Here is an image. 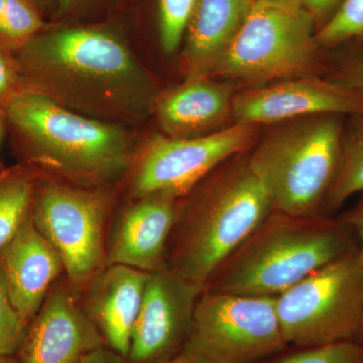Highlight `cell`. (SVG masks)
<instances>
[{
    "mask_svg": "<svg viewBox=\"0 0 363 363\" xmlns=\"http://www.w3.org/2000/svg\"><path fill=\"white\" fill-rule=\"evenodd\" d=\"M180 198L159 192L138 198L117 219L107 243L105 267L154 272L167 267L169 241Z\"/></svg>",
    "mask_w": 363,
    "mask_h": 363,
    "instance_id": "obj_13",
    "label": "cell"
},
{
    "mask_svg": "<svg viewBox=\"0 0 363 363\" xmlns=\"http://www.w3.org/2000/svg\"><path fill=\"white\" fill-rule=\"evenodd\" d=\"M0 363H21L18 357H9V355H0Z\"/></svg>",
    "mask_w": 363,
    "mask_h": 363,
    "instance_id": "obj_35",
    "label": "cell"
},
{
    "mask_svg": "<svg viewBox=\"0 0 363 363\" xmlns=\"http://www.w3.org/2000/svg\"><path fill=\"white\" fill-rule=\"evenodd\" d=\"M317 25L298 6L255 2L209 77L255 86L328 74L330 59L316 42Z\"/></svg>",
    "mask_w": 363,
    "mask_h": 363,
    "instance_id": "obj_6",
    "label": "cell"
},
{
    "mask_svg": "<svg viewBox=\"0 0 363 363\" xmlns=\"http://www.w3.org/2000/svg\"><path fill=\"white\" fill-rule=\"evenodd\" d=\"M301 9L314 18L319 30L337 13L343 0H294Z\"/></svg>",
    "mask_w": 363,
    "mask_h": 363,
    "instance_id": "obj_28",
    "label": "cell"
},
{
    "mask_svg": "<svg viewBox=\"0 0 363 363\" xmlns=\"http://www.w3.org/2000/svg\"><path fill=\"white\" fill-rule=\"evenodd\" d=\"M32 1L35 4V6L39 7V4L43 1V0H32Z\"/></svg>",
    "mask_w": 363,
    "mask_h": 363,
    "instance_id": "obj_37",
    "label": "cell"
},
{
    "mask_svg": "<svg viewBox=\"0 0 363 363\" xmlns=\"http://www.w3.org/2000/svg\"><path fill=\"white\" fill-rule=\"evenodd\" d=\"M345 119L320 114L274 124L253 147L248 162L269 191L274 210L300 216L326 215L327 197L340 164Z\"/></svg>",
    "mask_w": 363,
    "mask_h": 363,
    "instance_id": "obj_5",
    "label": "cell"
},
{
    "mask_svg": "<svg viewBox=\"0 0 363 363\" xmlns=\"http://www.w3.org/2000/svg\"><path fill=\"white\" fill-rule=\"evenodd\" d=\"M28 327L11 303L0 272V355L18 357Z\"/></svg>",
    "mask_w": 363,
    "mask_h": 363,
    "instance_id": "obj_25",
    "label": "cell"
},
{
    "mask_svg": "<svg viewBox=\"0 0 363 363\" xmlns=\"http://www.w3.org/2000/svg\"><path fill=\"white\" fill-rule=\"evenodd\" d=\"M62 271L61 257L38 230L30 211L13 238L0 250V272L7 292L28 326L37 316L52 281Z\"/></svg>",
    "mask_w": 363,
    "mask_h": 363,
    "instance_id": "obj_15",
    "label": "cell"
},
{
    "mask_svg": "<svg viewBox=\"0 0 363 363\" xmlns=\"http://www.w3.org/2000/svg\"><path fill=\"white\" fill-rule=\"evenodd\" d=\"M354 341L363 346V312L362 318H360L359 325H358L357 334H355Z\"/></svg>",
    "mask_w": 363,
    "mask_h": 363,
    "instance_id": "obj_34",
    "label": "cell"
},
{
    "mask_svg": "<svg viewBox=\"0 0 363 363\" xmlns=\"http://www.w3.org/2000/svg\"><path fill=\"white\" fill-rule=\"evenodd\" d=\"M92 0H58L59 13L68 14L78 11L81 7L87 6Z\"/></svg>",
    "mask_w": 363,
    "mask_h": 363,
    "instance_id": "obj_31",
    "label": "cell"
},
{
    "mask_svg": "<svg viewBox=\"0 0 363 363\" xmlns=\"http://www.w3.org/2000/svg\"><path fill=\"white\" fill-rule=\"evenodd\" d=\"M159 363H200L195 359L194 357L189 355L185 351H180L178 354L174 355L173 357L169 358V359L164 360V362Z\"/></svg>",
    "mask_w": 363,
    "mask_h": 363,
    "instance_id": "obj_32",
    "label": "cell"
},
{
    "mask_svg": "<svg viewBox=\"0 0 363 363\" xmlns=\"http://www.w3.org/2000/svg\"><path fill=\"white\" fill-rule=\"evenodd\" d=\"M274 210L247 156L223 162L179 200L167 266L204 290L224 260Z\"/></svg>",
    "mask_w": 363,
    "mask_h": 363,
    "instance_id": "obj_3",
    "label": "cell"
},
{
    "mask_svg": "<svg viewBox=\"0 0 363 363\" xmlns=\"http://www.w3.org/2000/svg\"><path fill=\"white\" fill-rule=\"evenodd\" d=\"M358 193H363V116L346 117L340 164L327 197L325 213L330 216Z\"/></svg>",
    "mask_w": 363,
    "mask_h": 363,
    "instance_id": "obj_20",
    "label": "cell"
},
{
    "mask_svg": "<svg viewBox=\"0 0 363 363\" xmlns=\"http://www.w3.org/2000/svg\"><path fill=\"white\" fill-rule=\"evenodd\" d=\"M255 0H198L186 30V80L209 77L236 37Z\"/></svg>",
    "mask_w": 363,
    "mask_h": 363,
    "instance_id": "obj_18",
    "label": "cell"
},
{
    "mask_svg": "<svg viewBox=\"0 0 363 363\" xmlns=\"http://www.w3.org/2000/svg\"><path fill=\"white\" fill-rule=\"evenodd\" d=\"M23 164L82 187L108 188L133 168L135 143L121 124L83 116L25 90L4 111Z\"/></svg>",
    "mask_w": 363,
    "mask_h": 363,
    "instance_id": "obj_2",
    "label": "cell"
},
{
    "mask_svg": "<svg viewBox=\"0 0 363 363\" xmlns=\"http://www.w3.org/2000/svg\"><path fill=\"white\" fill-rule=\"evenodd\" d=\"M257 128L235 123L196 138L152 135L136 152L130 195L138 199L164 192L184 197L223 162L250 149Z\"/></svg>",
    "mask_w": 363,
    "mask_h": 363,
    "instance_id": "obj_10",
    "label": "cell"
},
{
    "mask_svg": "<svg viewBox=\"0 0 363 363\" xmlns=\"http://www.w3.org/2000/svg\"><path fill=\"white\" fill-rule=\"evenodd\" d=\"M276 311L288 345L354 341L363 312V262L357 248L276 297Z\"/></svg>",
    "mask_w": 363,
    "mask_h": 363,
    "instance_id": "obj_7",
    "label": "cell"
},
{
    "mask_svg": "<svg viewBox=\"0 0 363 363\" xmlns=\"http://www.w3.org/2000/svg\"><path fill=\"white\" fill-rule=\"evenodd\" d=\"M255 2H267V4H281V6H297L294 0H255Z\"/></svg>",
    "mask_w": 363,
    "mask_h": 363,
    "instance_id": "obj_33",
    "label": "cell"
},
{
    "mask_svg": "<svg viewBox=\"0 0 363 363\" xmlns=\"http://www.w3.org/2000/svg\"><path fill=\"white\" fill-rule=\"evenodd\" d=\"M106 345L97 327L65 289L52 291L28 325L21 363H80Z\"/></svg>",
    "mask_w": 363,
    "mask_h": 363,
    "instance_id": "obj_14",
    "label": "cell"
},
{
    "mask_svg": "<svg viewBox=\"0 0 363 363\" xmlns=\"http://www.w3.org/2000/svg\"><path fill=\"white\" fill-rule=\"evenodd\" d=\"M6 128V117H4V111H0V140H1L2 135H4V128Z\"/></svg>",
    "mask_w": 363,
    "mask_h": 363,
    "instance_id": "obj_36",
    "label": "cell"
},
{
    "mask_svg": "<svg viewBox=\"0 0 363 363\" xmlns=\"http://www.w3.org/2000/svg\"><path fill=\"white\" fill-rule=\"evenodd\" d=\"M235 83L218 78L187 79L157 98L154 113L164 135L196 138L222 130L233 116Z\"/></svg>",
    "mask_w": 363,
    "mask_h": 363,
    "instance_id": "obj_16",
    "label": "cell"
},
{
    "mask_svg": "<svg viewBox=\"0 0 363 363\" xmlns=\"http://www.w3.org/2000/svg\"><path fill=\"white\" fill-rule=\"evenodd\" d=\"M298 348L259 363H363V346L353 340Z\"/></svg>",
    "mask_w": 363,
    "mask_h": 363,
    "instance_id": "obj_23",
    "label": "cell"
},
{
    "mask_svg": "<svg viewBox=\"0 0 363 363\" xmlns=\"http://www.w3.org/2000/svg\"><path fill=\"white\" fill-rule=\"evenodd\" d=\"M357 248L354 233L339 217L272 210L224 260L204 290L276 298Z\"/></svg>",
    "mask_w": 363,
    "mask_h": 363,
    "instance_id": "obj_4",
    "label": "cell"
},
{
    "mask_svg": "<svg viewBox=\"0 0 363 363\" xmlns=\"http://www.w3.org/2000/svg\"><path fill=\"white\" fill-rule=\"evenodd\" d=\"M26 90L83 116L135 123L161 90L125 40L96 26H45L14 54Z\"/></svg>",
    "mask_w": 363,
    "mask_h": 363,
    "instance_id": "obj_1",
    "label": "cell"
},
{
    "mask_svg": "<svg viewBox=\"0 0 363 363\" xmlns=\"http://www.w3.org/2000/svg\"><path fill=\"white\" fill-rule=\"evenodd\" d=\"M339 50L342 52H338L335 58L330 59L327 77L363 93V44Z\"/></svg>",
    "mask_w": 363,
    "mask_h": 363,
    "instance_id": "obj_26",
    "label": "cell"
},
{
    "mask_svg": "<svg viewBox=\"0 0 363 363\" xmlns=\"http://www.w3.org/2000/svg\"><path fill=\"white\" fill-rule=\"evenodd\" d=\"M26 90L13 52L0 48V111Z\"/></svg>",
    "mask_w": 363,
    "mask_h": 363,
    "instance_id": "obj_27",
    "label": "cell"
},
{
    "mask_svg": "<svg viewBox=\"0 0 363 363\" xmlns=\"http://www.w3.org/2000/svg\"><path fill=\"white\" fill-rule=\"evenodd\" d=\"M198 0H157L160 42L166 54H175Z\"/></svg>",
    "mask_w": 363,
    "mask_h": 363,
    "instance_id": "obj_24",
    "label": "cell"
},
{
    "mask_svg": "<svg viewBox=\"0 0 363 363\" xmlns=\"http://www.w3.org/2000/svg\"><path fill=\"white\" fill-rule=\"evenodd\" d=\"M40 172L28 164L0 167V250L32 211Z\"/></svg>",
    "mask_w": 363,
    "mask_h": 363,
    "instance_id": "obj_19",
    "label": "cell"
},
{
    "mask_svg": "<svg viewBox=\"0 0 363 363\" xmlns=\"http://www.w3.org/2000/svg\"><path fill=\"white\" fill-rule=\"evenodd\" d=\"M288 346L276 298L203 290L182 350L200 363H259Z\"/></svg>",
    "mask_w": 363,
    "mask_h": 363,
    "instance_id": "obj_9",
    "label": "cell"
},
{
    "mask_svg": "<svg viewBox=\"0 0 363 363\" xmlns=\"http://www.w3.org/2000/svg\"><path fill=\"white\" fill-rule=\"evenodd\" d=\"M150 272L112 264L91 281L85 312L97 327L104 342L128 358L131 336Z\"/></svg>",
    "mask_w": 363,
    "mask_h": 363,
    "instance_id": "obj_17",
    "label": "cell"
},
{
    "mask_svg": "<svg viewBox=\"0 0 363 363\" xmlns=\"http://www.w3.org/2000/svg\"><path fill=\"white\" fill-rule=\"evenodd\" d=\"M339 218L351 227L357 240V255L363 262V193L357 204Z\"/></svg>",
    "mask_w": 363,
    "mask_h": 363,
    "instance_id": "obj_29",
    "label": "cell"
},
{
    "mask_svg": "<svg viewBox=\"0 0 363 363\" xmlns=\"http://www.w3.org/2000/svg\"><path fill=\"white\" fill-rule=\"evenodd\" d=\"M112 206L107 188L82 187L40 173L32 218L51 243L76 286H84L105 267L104 231Z\"/></svg>",
    "mask_w": 363,
    "mask_h": 363,
    "instance_id": "obj_8",
    "label": "cell"
},
{
    "mask_svg": "<svg viewBox=\"0 0 363 363\" xmlns=\"http://www.w3.org/2000/svg\"><path fill=\"white\" fill-rule=\"evenodd\" d=\"M45 26L32 0H0V48L16 54Z\"/></svg>",
    "mask_w": 363,
    "mask_h": 363,
    "instance_id": "obj_21",
    "label": "cell"
},
{
    "mask_svg": "<svg viewBox=\"0 0 363 363\" xmlns=\"http://www.w3.org/2000/svg\"><path fill=\"white\" fill-rule=\"evenodd\" d=\"M80 363H128V362L116 351L111 350L107 345H104L86 354Z\"/></svg>",
    "mask_w": 363,
    "mask_h": 363,
    "instance_id": "obj_30",
    "label": "cell"
},
{
    "mask_svg": "<svg viewBox=\"0 0 363 363\" xmlns=\"http://www.w3.org/2000/svg\"><path fill=\"white\" fill-rule=\"evenodd\" d=\"M320 114L363 116V93L327 76L306 75L255 86L233 99L235 123L255 126Z\"/></svg>",
    "mask_w": 363,
    "mask_h": 363,
    "instance_id": "obj_11",
    "label": "cell"
},
{
    "mask_svg": "<svg viewBox=\"0 0 363 363\" xmlns=\"http://www.w3.org/2000/svg\"><path fill=\"white\" fill-rule=\"evenodd\" d=\"M202 291L168 267L150 272L133 327L128 363H159L178 354L185 345Z\"/></svg>",
    "mask_w": 363,
    "mask_h": 363,
    "instance_id": "obj_12",
    "label": "cell"
},
{
    "mask_svg": "<svg viewBox=\"0 0 363 363\" xmlns=\"http://www.w3.org/2000/svg\"><path fill=\"white\" fill-rule=\"evenodd\" d=\"M316 42L324 51L363 44V0H343L330 21L316 32Z\"/></svg>",
    "mask_w": 363,
    "mask_h": 363,
    "instance_id": "obj_22",
    "label": "cell"
}]
</instances>
